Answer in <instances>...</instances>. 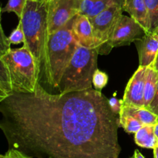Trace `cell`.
<instances>
[{"label":"cell","instance_id":"cell-2","mask_svg":"<svg viewBox=\"0 0 158 158\" xmlns=\"http://www.w3.org/2000/svg\"><path fill=\"white\" fill-rule=\"evenodd\" d=\"M41 68L23 45L0 55V101L13 94L33 93Z\"/></svg>","mask_w":158,"mask_h":158},{"label":"cell","instance_id":"cell-26","mask_svg":"<svg viewBox=\"0 0 158 158\" xmlns=\"http://www.w3.org/2000/svg\"><path fill=\"white\" fill-rule=\"evenodd\" d=\"M134 158H145L144 156L138 151V150H135L134 153Z\"/></svg>","mask_w":158,"mask_h":158},{"label":"cell","instance_id":"cell-23","mask_svg":"<svg viewBox=\"0 0 158 158\" xmlns=\"http://www.w3.org/2000/svg\"><path fill=\"white\" fill-rule=\"evenodd\" d=\"M11 49V44L9 42L8 37L6 36L3 32L2 28L1 27V40H0V55L4 53L7 50Z\"/></svg>","mask_w":158,"mask_h":158},{"label":"cell","instance_id":"cell-10","mask_svg":"<svg viewBox=\"0 0 158 158\" xmlns=\"http://www.w3.org/2000/svg\"><path fill=\"white\" fill-rule=\"evenodd\" d=\"M139 56V64L149 66L154 63L158 54V36L152 32H146L142 38L136 40Z\"/></svg>","mask_w":158,"mask_h":158},{"label":"cell","instance_id":"cell-17","mask_svg":"<svg viewBox=\"0 0 158 158\" xmlns=\"http://www.w3.org/2000/svg\"><path fill=\"white\" fill-rule=\"evenodd\" d=\"M119 124L128 134H136L143 126L139 120L121 110L119 114Z\"/></svg>","mask_w":158,"mask_h":158},{"label":"cell","instance_id":"cell-9","mask_svg":"<svg viewBox=\"0 0 158 158\" xmlns=\"http://www.w3.org/2000/svg\"><path fill=\"white\" fill-rule=\"evenodd\" d=\"M148 66H139L127 83L122 105L134 107L144 106V88L146 69Z\"/></svg>","mask_w":158,"mask_h":158},{"label":"cell","instance_id":"cell-4","mask_svg":"<svg viewBox=\"0 0 158 158\" xmlns=\"http://www.w3.org/2000/svg\"><path fill=\"white\" fill-rule=\"evenodd\" d=\"M73 20L63 29L49 34L47 59L43 69L48 84L56 89H58L62 77L80 45L72 30Z\"/></svg>","mask_w":158,"mask_h":158},{"label":"cell","instance_id":"cell-24","mask_svg":"<svg viewBox=\"0 0 158 158\" xmlns=\"http://www.w3.org/2000/svg\"><path fill=\"white\" fill-rule=\"evenodd\" d=\"M109 103L113 112L117 114V115L120 114L122 106V100H117L116 98H111L109 100Z\"/></svg>","mask_w":158,"mask_h":158},{"label":"cell","instance_id":"cell-7","mask_svg":"<svg viewBox=\"0 0 158 158\" xmlns=\"http://www.w3.org/2000/svg\"><path fill=\"white\" fill-rule=\"evenodd\" d=\"M83 0H49L48 6L49 33L67 26L80 13Z\"/></svg>","mask_w":158,"mask_h":158},{"label":"cell","instance_id":"cell-29","mask_svg":"<svg viewBox=\"0 0 158 158\" xmlns=\"http://www.w3.org/2000/svg\"><path fill=\"white\" fill-rule=\"evenodd\" d=\"M154 133H155V135L158 140V122L154 125Z\"/></svg>","mask_w":158,"mask_h":158},{"label":"cell","instance_id":"cell-15","mask_svg":"<svg viewBox=\"0 0 158 158\" xmlns=\"http://www.w3.org/2000/svg\"><path fill=\"white\" fill-rule=\"evenodd\" d=\"M121 110L130 114L143 125H155L158 122V116L154 113L151 112L148 108L134 107V106H121Z\"/></svg>","mask_w":158,"mask_h":158},{"label":"cell","instance_id":"cell-1","mask_svg":"<svg viewBox=\"0 0 158 158\" xmlns=\"http://www.w3.org/2000/svg\"><path fill=\"white\" fill-rule=\"evenodd\" d=\"M9 148L34 158H118L119 118L96 89L52 94L38 83L0 101Z\"/></svg>","mask_w":158,"mask_h":158},{"label":"cell","instance_id":"cell-25","mask_svg":"<svg viewBox=\"0 0 158 158\" xmlns=\"http://www.w3.org/2000/svg\"><path fill=\"white\" fill-rule=\"evenodd\" d=\"M148 109L149 110H151V112L157 114L158 116V81H157V90H156V94H155V96H154V100H152L151 104L149 105Z\"/></svg>","mask_w":158,"mask_h":158},{"label":"cell","instance_id":"cell-18","mask_svg":"<svg viewBox=\"0 0 158 158\" xmlns=\"http://www.w3.org/2000/svg\"><path fill=\"white\" fill-rule=\"evenodd\" d=\"M150 21V32L158 26V0H144Z\"/></svg>","mask_w":158,"mask_h":158},{"label":"cell","instance_id":"cell-22","mask_svg":"<svg viewBox=\"0 0 158 158\" xmlns=\"http://www.w3.org/2000/svg\"><path fill=\"white\" fill-rule=\"evenodd\" d=\"M0 158H34L28 156L25 154L24 153L21 152V151H18L16 149H13V148H9V151L3 155L0 156ZM48 158H52V157H48Z\"/></svg>","mask_w":158,"mask_h":158},{"label":"cell","instance_id":"cell-19","mask_svg":"<svg viewBox=\"0 0 158 158\" xmlns=\"http://www.w3.org/2000/svg\"><path fill=\"white\" fill-rule=\"evenodd\" d=\"M27 0H9L4 8L2 9V12H14L19 19L23 15Z\"/></svg>","mask_w":158,"mask_h":158},{"label":"cell","instance_id":"cell-11","mask_svg":"<svg viewBox=\"0 0 158 158\" xmlns=\"http://www.w3.org/2000/svg\"><path fill=\"white\" fill-rule=\"evenodd\" d=\"M74 37L79 44L87 48H95L93 26L86 15L79 14L74 19L72 25Z\"/></svg>","mask_w":158,"mask_h":158},{"label":"cell","instance_id":"cell-21","mask_svg":"<svg viewBox=\"0 0 158 158\" xmlns=\"http://www.w3.org/2000/svg\"><path fill=\"white\" fill-rule=\"evenodd\" d=\"M8 40H9V42L10 43L11 45L25 43L26 39H25V35L24 32H23V28H22L21 23H19L16 28L12 31L10 35L8 37Z\"/></svg>","mask_w":158,"mask_h":158},{"label":"cell","instance_id":"cell-14","mask_svg":"<svg viewBox=\"0 0 158 158\" xmlns=\"http://www.w3.org/2000/svg\"><path fill=\"white\" fill-rule=\"evenodd\" d=\"M134 141L137 145L146 149H154L158 145V140L154 133V125H143L136 134Z\"/></svg>","mask_w":158,"mask_h":158},{"label":"cell","instance_id":"cell-6","mask_svg":"<svg viewBox=\"0 0 158 158\" xmlns=\"http://www.w3.org/2000/svg\"><path fill=\"white\" fill-rule=\"evenodd\" d=\"M123 11L121 4H114L89 19L94 31L95 48L100 55L109 54L113 49L111 40Z\"/></svg>","mask_w":158,"mask_h":158},{"label":"cell","instance_id":"cell-13","mask_svg":"<svg viewBox=\"0 0 158 158\" xmlns=\"http://www.w3.org/2000/svg\"><path fill=\"white\" fill-rule=\"evenodd\" d=\"M114 4L123 5V0H83L80 14L92 19Z\"/></svg>","mask_w":158,"mask_h":158},{"label":"cell","instance_id":"cell-31","mask_svg":"<svg viewBox=\"0 0 158 158\" xmlns=\"http://www.w3.org/2000/svg\"><path fill=\"white\" fill-rule=\"evenodd\" d=\"M129 158H134V155H133V156H132V157H129Z\"/></svg>","mask_w":158,"mask_h":158},{"label":"cell","instance_id":"cell-32","mask_svg":"<svg viewBox=\"0 0 158 158\" xmlns=\"http://www.w3.org/2000/svg\"><path fill=\"white\" fill-rule=\"evenodd\" d=\"M46 1H49V0H46Z\"/></svg>","mask_w":158,"mask_h":158},{"label":"cell","instance_id":"cell-27","mask_svg":"<svg viewBox=\"0 0 158 158\" xmlns=\"http://www.w3.org/2000/svg\"><path fill=\"white\" fill-rule=\"evenodd\" d=\"M151 66H152L153 67L156 69V71L158 73V54H157V57H156L155 60L154 61V63H153Z\"/></svg>","mask_w":158,"mask_h":158},{"label":"cell","instance_id":"cell-28","mask_svg":"<svg viewBox=\"0 0 158 158\" xmlns=\"http://www.w3.org/2000/svg\"><path fill=\"white\" fill-rule=\"evenodd\" d=\"M153 150H154V158H158V145Z\"/></svg>","mask_w":158,"mask_h":158},{"label":"cell","instance_id":"cell-3","mask_svg":"<svg viewBox=\"0 0 158 158\" xmlns=\"http://www.w3.org/2000/svg\"><path fill=\"white\" fill-rule=\"evenodd\" d=\"M48 6L49 1L46 0H27L22 17L19 19L26 39L23 45L41 69L47 59L49 39Z\"/></svg>","mask_w":158,"mask_h":158},{"label":"cell","instance_id":"cell-30","mask_svg":"<svg viewBox=\"0 0 158 158\" xmlns=\"http://www.w3.org/2000/svg\"><path fill=\"white\" fill-rule=\"evenodd\" d=\"M154 32V33H155L156 34V35H157V36H158V26H157V28H156V29H154V31H153V32Z\"/></svg>","mask_w":158,"mask_h":158},{"label":"cell","instance_id":"cell-8","mask_svg":"<svg viewBox=\"0 0 158 158\" xmlns=\"http://www.w3.org/2000/svg\"><path fill=\"white\" fill-rule=\"evenodd\" d=\"M146 34L143 28L131 16L122 15L115 28L112 40V48L127 46L142 38Z\"/></svg>","mask_w":158,"mask_h":158},{"label":"cell","instance_id":"cell-20","mask_svg":"<svg viewBox=\"0 0 158 158\" xmlns=\"http://www.w3.org/2000/svg\"><path fill=\"white\" fill-rule=\"evenodd\" d=\"M108 82V76L106 73L97 69L94 73L93 78V85L97 90H101L106 86Z\"/></svg>","mask_w":158,"mask_h":158},{"label":"cell","instance_id":"cell-5","mask_svg":"<svg viewBox=\"0 0 158 158\" xmlns=\"http://www.w3.org/2000/svg\"><path fill=\"white\" fill-rule=\"evenodd\" d=\"M98 49L79 45L66 67L58 89L60 94L86 90L93 88V78L97 68Z\"/></svg>","mask_w":158,"mask_h":158},{"label":"cell","instance_id":"cell-12","mask_svg":"<svg viewBox=\"0 0 158 158\" xmlns=\"http://www.w3.org/2000/svg\"><path fill=\"white\" fill-rule=\"evenodd\" d=\"M123 11L136 20L146 32H150V21L148 11L144 0H123Z\"/></svg>","mask_w":158,"mask_h":158},{"label":"cell","instance_id":"cell-16","mask_svg":"<svg viewBox=\"0 0 158 158\" xmlns=\"http://www.w3.org/2000/svg\"><path fill=\"white\" fill-rule=\"evenodd\" d=\"M158 73L152 66H149L146 69L144 88V107L148 108L154 100L157 90Z\"/></svg>","mask_w":158,"mask_h":158}]
</instances>
